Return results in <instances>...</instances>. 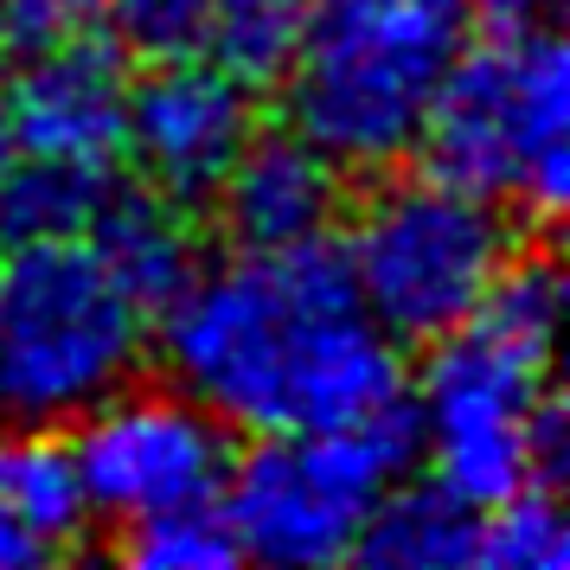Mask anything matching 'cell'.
Listing matches in <instances>:
<instances>
[{"mask_svg":"<svg viewBox=\"0 0 570 570\" xmlns=\"http://www.w3.org/2000/svg\"><path fill=\"white\" fill-rule=\"evenodd\" d=\"M155 327L174 385L225 430H353L404 411L397 340L321 244L199 263Z\"/></svg>","mask_w":570,"mask_h":570,"instance_id":"cell-1","label":"cell"},{"mask_svg":"<svg viewBox=\"0 0 570 570\" xmlns=\"http://www.w3.org/2000/svg\"><path fill=\"white\" fill-rule=\"evenodd\" d=\"M129 71L104 39H65L0 71V167L7 160H116Z\"/></svg>","mask_w":570,"mask_h":570,"instance_id":"cell-10","label":"cell"},{"mask_svg":"<svg viewBox=\"0 0 570 570\" xmlns=\"http://www.w3.org/2000/svg\"><path fill=\"white\" fill-rule=\"evenodd\" d=\"M353 558L385 570H468L481 558V507L436 474L411 488L391 481L365 519Z\"/></svg>","mask_w":570,"mask_h":570,"instance_id":"cell-13","label":"cell"},{"mask_svg":"<svg viewBox=\"0 0 570 570\" xmlns=\"http://www.w3.org/2000/svg\"><path fill=\"white\" fill-rule=\"evenodd\" d=\"M250 135H257L250 78L199 46L160 52L148 78H129L122 155H135L141 180L180 206L218 193L225 167L244 155Z\"/></svg>","mask_w":570,"mask_h":570,"instance_id":"cell-9","label":"cell"},{"mask_svg":"<svg viewBox=\"0 0 570 570\" xmlns=\"http://www.w3.org/2000/svg\"><path fill=\"white\" fill-rule=\"evenodd\" d=\"M558 321V263L519 250L488 302L455 334L430 340L436 353L404 404L411 442L430 455L436 481L474 507H493L519 488H551L564 474V404L551 391Z\"/></svg>","mask_w":570,"mask_h":570,"instance_id":"cell-2","label":"cell"},{"mask_svg":"<svg viewBox=\"0 0 570 570\" xmlns=\"http://www.w3.org/2000/svg\"><path fill=\"white\" fill-rule=\"evenodd\" d=\"M71 462L83 481V507L104 513L109 525H135L167 507L218 500L232 474V442H225V423L180 385H122L78 416Z\"/></svg>","mask_w":570,"mask_h":570,"instance_id":"cell-8","label":"cell"},{"mask_svg":"<svg viewBox=\"0 0 570 570\" xmlns=\"http://www.w3.org/2000/svg\"><path fill=\"white\" fill-rule=\"evenodd\" d=\"M570 539H564V507L551 488H519L507 500L481 507V558L488 570H564Z\"/></svg>","mask_w":570,"mask_h":570,"instance_id":"cell-18","label":"cell"},{"mask_svg":"<svg viewBox=\"0 0 570 570\" xmlns=\"http://www.w3.org/2000/svg\"><path fill=\"white\" fill-rule=\"evenodd\" d=\"M468 39V0H302L283 97L340 174H391L423 148L436 90Z\"/></svg>","mask_w":570,"mask_h":570,"instance_id":"cell-3","label":"cell"},{"mask_svg":"<svg viewBox=\"0 0 570 570\" xmlns=\"http://www.w3.org/2000/svg\"><path fill=\"white\" fill-rule=\"evenodd\" d=\"M468 7H488V13H539L544 0H468Z\"/></svg>","mask_w":570,"mask_h":570,"instance_id":"cell-20","label":"cell"},{"mask_svg":"<svg viewBox=\"0 0 570 570\" xmlns=\"http://www.w3.org/2000/svg\"><path fill=\"white\" fill-rule=\"evenodd\" d=\"M500 27L462 39L436 90L423 148L436 174L493 206L551 218L570 180V52L539 13H493Z\"/></svg>","mask_w":570,"mask_h":570,"instance_id":"cell-5","label":"cell"},{"mask_svg":"<svg viewBox=\"0 0 570 570\" xmlns=\"http://www.w3.org/2000/svg\"><path fill=\"white\" fill-rule=\"evenodd\" d=\"M104 13L148 52L199 46L257 83L283 65L302 0H104Z\"/></svg>","mask_w":570,"mask_h":570,"instance_id":"cell-12","label":"cell"},{"mask_svg":"<svg viewBox=\"0 0 570 570\" xmlns=\"http://www.w3.org/2000/svg\"><path fill=\"white\" fill-rule=\"evenodd\" d=\"M218 212L237 250H302L321 244L340 218V167L308 135H250L218 180Z\"/></svg>","mask_w":570,"mask_h":570,"instance_id":"cell-11","label":"cell"},{"mask_svg":"<svg viewBox=\"0 0 570 570\" xmlns=\"http://www.w3.org/2000/svg\"><path fill=\"white\" fill-rule=\"evenodd\" d=\"M0 500L13 507V519L27 525V539L46 558L71 551L78 532L90 525L71 442H58L52 430H20V436L0 442Z\"/></svg>","mask_w":570,"mask_h":570,"instance_id":"cell-16","label":"cell"},{"mask_svg":"<svg viewBox=\"0 0 570 570\" xmlns=\"http://www.w3.org/2000/svg\"><path fill=\"white\" fill-rule=\"evenodd\" d=\"M13 65V39H7V0H0V71Z\"/></svg>","mask_w":570,"mask_h":570,"instance_id":"cell-21","label":"cell"},{"mask_svg":"<svg viewBox=\"0 0 570 570\" xmlns=\"http://www.w3.org/2000/svg\"><path fill=\"white\" fill-rule=\"evenodd\" d=\"M513 257L519 237L507 206L430 167V174H397L365 199L340 263L365 314L391 340L430 346L488 302Z\"/></svg>","mask_w":570,"mask_h":570,"instance_id":"cell-6","label":"cell"},{"mask_svg":"<svg viewBox=\"0 0 570 570\" xmlns=\"http://www.w3.org/2000/svg\"><path fill=\"white\" fill-rule=\"evenodd\" d=\"M83 237L97 244V257L109 263V276L129 288L155 321H160V308L193 283V269H199L193 225H186L180 199H167V193H135V199L116 193Z\"/></svg>","mask_w":570,"mask_h":570,"instance_id":"cell-14","label":"cell"},{"mask_svg":"<svg viewBox=\"0 0 570 570\" xmlns=\"http://www.w3.org/2000/svg\"><path fill=\"white\" fill-rule=\"evenodd\" d=\"M13 564H46V551L27 539V525H20L13 507L0 500V570H13Z\"/></svg>","mask_w":570,"mask_h":570,"instance_id":"cell-19","label":"cell"},{"mask_svg":"<svg viewBox=\"0 0 570 570\" xmlns=\"http://www.w3.org/2000/svg\"><path fill=\"white\" fill-rule=\"evenodd\" d=\"M116 160H7L0 167V244L83 237L116 199Z\"/></svg>","mask_w":570,"mask_h":570,"instance_id":"cell-15","label":"cell"},{"mask_svg":"<svg viewBox=\"0 0 570 570\" xmlns=\"http://www.w3.org/2000/svg\"><path fill=\"white\" fill-rule=\"evenodd\" d=\"M411 411L353 423V430H283L232 462L218 507L232 519L237 558L283 570L340 564L360 551L379 493L411 455Z\"/></svg>","mask_w":570,"mask_h":570,"instance_id":"cell-7","label":"cell"},{"mask_svg":"<svg viewBox=\"0 0 570 570\" xmlns=\"http://www.w3.org/2000/svg\"><path fill=\"white\" fill-rule=\"evenodd\" d=\"M155 314L109 276L90 237L0 244V416L13 430L78 423L135 385Z\"/></svg>","mask_w":570,"mask_h":570,"instance_id":"cell-4","label":"cell"},{"mask_svg":"<svg viewBox=\"0 0 570 570\" xmlns=\"http://www.w3.org/2000/svg\"><path fill=\"white\" fill-rule=\"evenodd\" d=\"M122 551L141 570H225L237 564L232 519L218 500H193V507H167L122 525Z\"/></svg>","mask_w":570,"mask_h":570,"instance_id":"cell-17","label":"cell"}]
</instances>
